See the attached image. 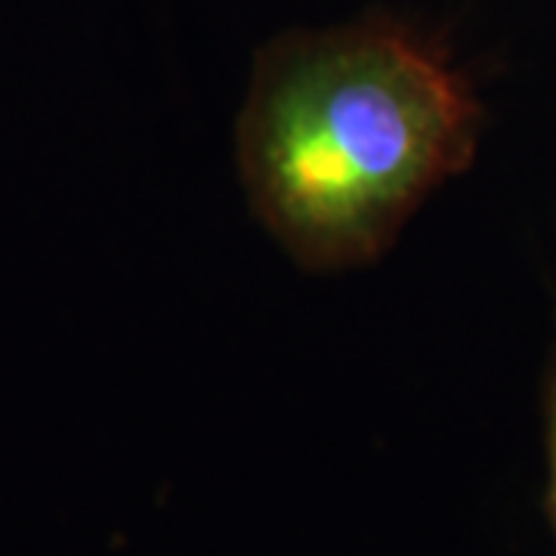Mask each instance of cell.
Returning <instances> with one entry per match:
<instances>
[{"instance_id":"obj_2","label":"cell","mask_w":556,"mask_h":556,"mask_svg":"<svg viewBox=\"0 0 556 556\" xmlns=\"http://www.w3.org/2000/svg\"><path fill=\"white\" fill-rule=\"evenodd\" d=\"M541 415H544V452H547V495H544V510H547L551 529H554L556 535V350L551 362H547V375H544Z\"/></svg>"},{"instance_id":"obj_1","label":"cell","mask_w":556,"mask_h":556,"mask_svg":"<svg viewBox=\"0 0 556 556\" xmlns=\"http://www.w3.org/2000/svg\"><path fill=\"white\" fill-rule=\"evenodd\" d=\"M482 105L437 38L393 16L298 28L254 60L236 124L254 217L309 273L383 257L477 155Z\"/></svg>"}]
</instances>
